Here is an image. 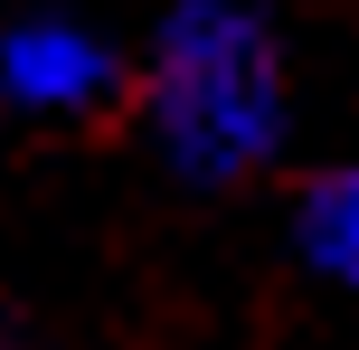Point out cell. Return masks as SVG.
I'll list each match as a JSON object with an SVG mask.
<instances>
[{
	"mask_svg": "<svg viewBox=\"0 0 359 350\" xmlns=\"http://www.w3.org/2000/svg\"><path fill=\"white\" fill-rule=\"evenodd\" d=\"M133 105V48L86 10H10L0 19V114L10 123H104Z\"/></svg>",
	"mask_w": 359,
	"mask_h": 350,
	"instance_id": "cell-2",
	"label": "cell"
},
{
	"mask_svg": "<svg viewBox=\"0 0 359 350\" xmlns=\"http://www.w3.org/2000/svg\"><path fill=\"white\" fill-rule=\"evenodd\" d=\"M0 350H48V341H38L29 322H10V313H0Z\"/></svg>",
	"mask_w": 359,
	"mask_h": 350,
	"instance_id": "cell-4",
	"label": "cell"
},
{
	"mask_svg": "<svg viewBox=\"0 0 359 350\" xmlns=\"http://www.w3.org/2000/svg\"><path fill=\"white\" fill-rule=\"evenodd\" d=\"M142 142L180 189H246L293 142V57L265 0H170L133 57Z\"/></svg>",
	"mask_w": 359,
	"mask_h": 350,
	"instance_id": "cell-1",
	"label": "cell"
},
{
	"mask_svg": "<svg viewBox=\"0 0 359 350\" xmlns=\"http://www.w3.org/2000/svg\"><path fill=\"white\" fill-rule=\"evenodd\" d=\"M284 237H293V265H303V275H322L331 294H359V152L322 161L293 189Z\"/></svg>",
	"mask_w": 359,
	"mask_h": 350,
	"instance_id": "cell-3",
	"label": "cell"
}]
</instances>
